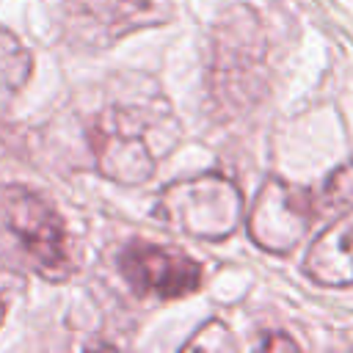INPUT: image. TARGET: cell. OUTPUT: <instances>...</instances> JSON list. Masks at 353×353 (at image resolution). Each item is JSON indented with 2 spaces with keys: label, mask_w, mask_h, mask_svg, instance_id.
I'll return each instance as SVG.
<instances>
[{
  "label": "cell",
  "mask_w": 353,
  "mask_h": 353,
  "mask_svg": "<svg viewBox=\"0 0 353 353\" xmlns=\"http://www.w3.org/2000/svg\"><path fill=\"white\" fill-rule=\"evenodd\" d=\"M176 138L179 124L168 108L154 113L143 105L105 108L88 130L97 171L121 185L146 182L154 174L157 157Z\"/></svg>",
  "instance_id": "obj_1"
},
{
  "label": "cell",
  "mask_w": 353,
  "mask_h": 353,
  "mask_svg": "<svg viewBox=\"0 0 353 353\" xmlns=\"http://www.w3.org/2000/svg\"><path fill=\"white\" fill-rule=\"evenodd\" d=\"M0 243L47 281H63L74 273V254L63 218L30 188L0 185Z\"/></svg>",
  "instance_id": "obj_2"
},
{
  "label": "cell",
  "mask_w": 353,
  "mask_h": 353,
  "mask_svg": "<svg viewBox=\"0 0 353 353\" xmlns=\"http://www.w3.org/2000/svg\"><path fill=\"white\" fill-rule=\"evenodd\" d=\"M210 91L226 113H243L265 91V39L251 8H232L215 30Z\"/></svg>",
  "instance_id": "obj_3"
},
{
  "label": "cell",
  "mask_w": 353,
  "mask_h": 353,
  "mask_svg": "<svg viewBox=\"0 0 353 353\" xmlns=\"http://www.w3.org/2000/svg\"><path fill=\"white\" fill-rule=\"evenodd\" d=\"M157 215L190 237L223 240L243 221V193L221 174L179 179L163 188Z\"/></svg>",
  "instance_id": "obj_4"
},
{
  "label": "cell",
  "mask_w": 353,
  "mask_h": 353,
  "mask_svg": "<svg viewBox=\"0 0 353 353\" xmlns=\"http://www.w3.org/2000/svg\"><path fill=\"white\" fill-rule=\"evenodd\" d=\"M323 207V199L312 190L270 176L259 188L251 207L248 234L259 248L270 254H287L306 237L314 215Z\"/></svg>",
  "instance_id": "obj_5"
},
{
  "label": "cell",
  "mask_w": 353,
  "mask_h": 353,
  "mask_svg": "<svg viewBox=\"0 0 353 353\" xmlns=\"http://www.w3.org/2000/svg\"><path fill=\"white\" fill-rule=\"evenodd\" d=\"M121 279L138 292L160 301H174L193 295L201 287V265L179 248L154 245L146 240H132L119 254Z\"/></svg>",
  "instance_id": "obj_6"
},
{
  "label": "cell",
  "mask_w": 353,
  "mask_h": 353,
  "mask_svg": "<svg viewBox=\"0 0 353 353\" xmlns=\"http://www.w3.org/2000/svg\"><path fill=\"white\" fill-rule=\"evenodd\" d=\"M77 11L91 36L102 44L141 28L171 19V0H77Z\"/></svg>",
  "instance_id": "obj_7"
},
{
  "label": "cell",
  "mask_w": 353,
  "mask_h": 353,
  "mask_svg": "<svg viewBox=\"0 0 353 353\" xmlns=\"http://www.w3.org/2000/svg\"><path fill=\"white\" fill-rule=\"evenodd\" d=\"M306 276L323 287L353 284V210L325 226L306 254Z\"/></svg>",
  "instance_id": "obj_8"
},
{
  "label": "cell",
  "mask_w": 353,
  "mask_h": 353,
  "mask_svg": "<svg viewBox=\"0 0 353 353\" xmlns=\"http://www.w3.org/2000/svg\"><path fill=\"white\" fill-rule=\"evenodd\" d=\"M33 72V55L28 47L0 25V113L11 108L17 94L25 88Z\"/></svg>",
  "instance_id": "obj_9"
},
{
  "label": "cell",
  "mask_w": 353,
  "mask_h": 353,
  "mask_svg": "<svg viewBox=\"0 0 353 353\" xmlns=\"http://www.w3.org/2000/svg\"><path fill=\"white\" fill-rule=\"evenodd\" d=\"M323 204H342L347 199H353V163H345L339 165L323 185V193H320Z\"/></svg>",
  "instance_id": "obj_10"
},
{
  "label": "cell",
  "mask_w": 353,
  "mask_h": 353,
  "mask_svg": "<svg viewBox=\"0 0 353 353\" xmlns=\"http://www.w3.org/2000/svg\"><path fill=\"white\" fill-rule=\"evenodd\" d=\"M262 347H295V342L287 336H273V339H262Z\"/></svg>",
  "instance_id": "obj_11"
},
{
  "label": "cell",
  "mask_w": 353,
  "mask_h": 353,
  "mask_svg": "<svg viewBox=\"0 0 353 353\" xmlns=\"http://www.w3.org/2000/svg\"><path fill=\"white\" fill-rule=\"evenodd\" d=\"M6 317V298H3V292H0V320Z\"/></svg>",
  "instance_id": "obj_12"
}]
</instances>
